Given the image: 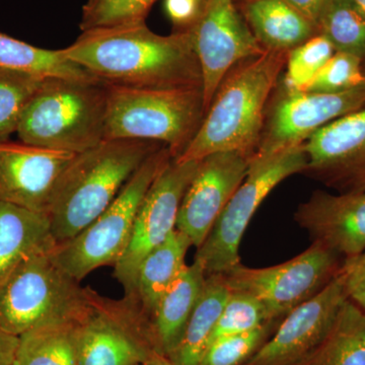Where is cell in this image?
Returning <instances> with one entry per match:
<instances>
[{"instance_id": "obj_1", "label": "cell", "mask_w": 365, "mask_h": 365, "mask_svg": "<svg viewBox=\"0 0 365 365\" xmlns=\"http://www.w3.org/2000/svg\"><path fill=\"white\" fill-rule=\"evenodd\" d=\"M66 58L111 85L143 88H202L188 29L163 36L146 23L81 32Z\"/></svg>"}, {"instance_id": "obj_2", "label": "cell", "mask_w": 365, "mask_h": 365, "mask_svg": "<svg viewBox=\"0 0 365 365\" xmlns=\"http://www.w3.org/2000/svg\"><path fill=\"white\" fill-rule=\"evenodd\" d=\"M288 52L265 50L228 72L193 140L175 160L199 162L216 153H237L251 160L260 143L269 100L287 66Z\"/></svg>"}, {"instance_id": "obj_3", "label": "cell", "mask_w": 365, "mask_h": 365, "mask_svg": "<svg viewBox=\"0 0 365 365\" xmlns=\"http://www.w3.org/2000/svg\"><path fill=\"white\" fill-rule=\"evenodd\" d=\"M160 146L153 141L109 139L76 155L57 182L46 211L55 245L71 241L102 215Z\"/></svg>"}, {"instance_id": "obj_4", "label": "cell", "mask_w": 365, "mask_h": 365, "mask_svg": "<svg viewBox=\"0 0 365 365\" xmlns=\"http://www.w3.org/2000/svg\"><path fill=\"white\" fill-rule=\"evenodd\" d=\"M105 83V140L136 139L186 150L205 116L202 88H143Z\"/></svg>"}, {"instance_id": "obj_5", "label": "cell", "mask_w": 365, "mask_h": 365, "mask_svg": "<svg viewBox=\"0 0 365 365\" xmlns=\"http://www.w3.org/2000/svg\"><path fill=\"white\" fill-rule=\"evenodd\" d=\"M106 112L103 81L47 78L16 133L21 143L78 155L105 140Z\"/></svg>"}, {"instance_id": "obj_6", "label": "cell", "mask_w": 365, "mask_h": 365, "mask_svg": "<svg viewBox=\"0 0 365 365\" xmlns=\"http://www.w3.org/2000/svg\"><path fill=\"white\" fill-rule=\"evenodd\" d=\"M52 250L26 259L0 287V325L14 335L56 323H81L93 289L60 267Z\"/></svg>"}, {"instance_id": "obj_7", "label": "cell", "mask_w": 365, "mask_h": 365, "mask_svg": "<svg viewBox=\"0 0 365 365\" xmlns=\"http://www.w3.org/2000/svg\"><path fill=\"white\" fill-rule=\"evenodd\" d=\"M173 158L165 145L148 155L102 215L71 241L53 249L60 267L78 281L103 266L114 267L128 246L144 197Z\"/></svg>"}, {"instance_id": "obj_8", "label": "cell", "mask_w": 365, "mask_h": 365, "mask_svg": "<svg viewBox=\"0 0 365 365\" xmlns=\"http://www.w3.org/2000/svg\"><path fill=\"white\" fill-rule=\"evenodd\" d=\"M306 168L304 144L250 160L248 175L197 249L194 260L201 264L206 275L225 274L241 264L240 245L256 211L281 182Z\"/></svg>"}, {"instance_id": "obj_9", "label": "cell", "mask_w": 365, "mask_h": 365, "mask_svg": "<svg viewBox=\"0 0 365 365\" xmlns=\"http://www.w3.org/2000/svg\"><path fill=\"white\" fill-rule=\"evenodd\" d=\"M343 262L337 254L313 242L284 263L257 269L241 263L222 275L230 292L253 297L283 319L324 289L340 272Z\"/></svg>"}, {"instance_id": "obj_10", "label": "cell", "mask_w": 365, "mask_h": 365, "mask_svg": "<svg viewBox=\"0 0 365 365\" xmlns=\"http://www.w3.org/2000/svg\"><path fill=\"white\" fill-rule=\"evenodd\" d=\"M91 311L76 327L78 365L143 364L155 350L150 319L130 299L93 290Z\"/></svg>"}, {"instance_id": "obj_11", "label": "cell", "mask_w": 365, "mask_h": 365, "mask_svg": "<svg viewBox=\"0 0 365 365\" xmlns=\"http://www.w3.org/2000/svg\"><path fill=\"white\" fill-rule=\"evenodd\" d=\"M266 112L253 158L268 157L302 145L331 122L365 108V86L341 93H309L281 86Z\"/></svg>"}, {"instance_id": "obj_12", "label": "cell", "mask_w": 365, "mask_h": 365, "mask_svg": "<svg viewBox=\"0 0 365 365\" xmlns=\"http://www.w3.org/2000/svg\"><path fill=\"white\" fill-rule=\"evenodd\" d=\"M199 163L200 160L179 163L173 158L144 197L128 246L114 266V277L123 287L125 297L133 292L137 271L143 259L176 230L182 197Z\"/></svg>"}, {"instance_id": "obj_13", "label": "cell", "mask_w": 365, "mask_h": 365, "mask_svg": "<svg viewBox=\"0 0 365 365\" xmlns=\"http://www.w3.org/2000/svg\"><path fill=\"white\" fill-rule=\"evenodd\" d=\"M188 30L202 72L206 114L228 72L265 49L254 37L235 0H204L198 19Z\"/></svg>"}, {"instance_id": "obj_14", "label": "cell", "mask_w": 365, "mask_h": 365, "mask_svg": "<svg viewBox=\"0 0 365 365\" xmlns=\"http://www.w3.org/2000/svg\"><path fill=\"white\" fill-rule=\"evenodd\" d=\"M348 300L342 268L318 294L292 309L242 365H299L325 339Z\"/></svg>"}, {"instance_id": "obj_15", "label": "cell", "mask_w": 365, "mask_h": 365, "mask_svg": "<svg viewBox=\"0 0 365 365\" xmlns=\"http://www.w3.org/2000/svg\"><path fill=\"white\" fill-rule=\"evenodd\" d=\"M304 150V173L339 193L365 192V108L319 129Z\"/></svg>"}, {"instance_id": "obj_16", "label": "cell", "mask_w": 365, "mask_h": 365, "mask_svg": "<svg viewBox=\"0 0 365 365\" xmlns=\"http://www.w3.org/2000/svg\"><path fill=\"white\" fill-rule=\"evenodd\" d=\"M250 160L241 153H216L200 160L182 197L176 230L198 249L248 175Z\"/></svg>"}, {"instance_id": "obj_17", "label": "cell", "mask_w": 365, "mask_h": 365, "mask_svg": "<svg viewBox=\"0 0 365 365\" xmlns=\"http://www.w3.org/2000/svg\"><path fill=\"white\" fill-rule=\"evenodd\" d=\"M76 153L25 143H0V202L45 213Z\"/></svg>"}, {"instance_id": "obj_18", "label": "cell", "mask_w": 365, "mask_h": 365, "mask_svg": "<svg viewBox=\"0 0 365 365\" xmlns=\"http://www.w3.org/2000/svg\"><path fill=\"white\" fill-rule=\"evenodd\" d=\"M294 220L314 244L343 260L365 251V192L335 195L317 190L299 204Z\"/></svg>"}, {"instance_id": "obj_19", "label": "cell", "mask_w": 365, "mask_h": 365, "mask_svg": "<svg viewBox=\"0 0 365 365\" xmlns=\"http://www.w3.org/2000/svg\"><path fill=\"white\" fill-rule=\"evenodd\" d=\"M250 30L265 50L290 51L318 34L313 21L287 0H235Z\"/></svg>"}, {"instance_id": "obj_20", "label": "cell", "mask_w": 365, "mask_h": 365, "mask_svg": "<svg viewBox=\"0 0 365 365\" xmlns=\"http://www.w3.org/2000/svg\"><path fill=\"white\" fill-rule=\"evenodd\" d=\"M55 246L45 213L0 202V287L26 259Z\"/></svg>"}, {"instance_id": "obj_21", "label": "cell", "mask_w": 365, "mask_h": 365, "mask_svg": "<svg viewBox=\"0 0 365 365\" xmlns=\"http://www.w3.org/2000/svg\"><path fill=\"white\" fill-rule=\"evenodd\" d=\"M206 276L201 264L194 260L158 302L151 317V330L158 352L169 357L176 349L202 292Z\"/></svg>"}, {"instance_id": "obj_22", "label": "cell", "mask_w": 365, "mask_h": 365, "mask_svg": "<svg viewBox=\"0 0 365 365\" xmlns=\"http://www.w3.org/2000/svg\"><path fill=\"white\" fill-rule=\"evenodd\" d=\"M191 247L188 237L175 230L139 265L133 292L125 297L140 309L150 324L158 302L187 267L185 259Z\"/></svg>"}, {"instance_id": "obj_23", "label": "cell", "mask_w": 365, "mask_h": 365, "mask_svg": "<svg viewBox=\"0 0 365 365\" xmlns=\"http://www.w3.org/2000/svg\"><path fill=\"white\" fill-rule=\"evenodd\" d=\"M230 294V290L222 274L206 276L202 292L187 323L182 339L169 356L173 364H199Z\"/></svg>"}, {"instance_id": "obj_24", "label": "cell", "mask_w": 365, "mask_h": 365, "mask_svg": "<svg viewBox=\"0 0 365 365\" xmlns=\"http://www.w3.org/2000/svg\"><path fill=\"white\" fill-rule=\"evenodd\" d=\"M299 365H365V311L348 299L325 339Z\"/></svg>"}, {"instance_id": "obj_25", "label": "cell", "mask_w": 365, "mask_h": 365, "mask_svg": "<svg viewBox=\"0 0 365 365\" xmlns=\"http://www.w3.org/2000/svg\"><path fill=\"white\" fill-rule=\"evenodd\" d=\"M0 68L28 72L44 78L101 81L83 67L66 58L62 49L36 47L4 33H0Z\"/></svg>"}, {"instance_id": "obj_26", "label": "cell", "mask_w": 365, "mask_h": 365, "mask_svg": "<svg viewBox=\"0 0 365 365\" xmlns=\"http://www.w3.org/2000/svg\"><path fill=\"white\" fill-rule=\"evenodd\" d=\"M78 324H48L24 333L14 365H78Z\"/></svg>"}, {"instance_id": "obj_27", "label": "cell", "mask_w": 365, "mask_h": 365, "mask_svg": "<svg viewBox=\"0 0 365 365\" xmlns=\"http://www.w3.org/2000/svg\"><path fill=\"white\" fill-rule=\"evenodd\" d=\"M336 52L365 60V14L352 0H328L317 23Z\"/></svg>"}, {"instance_id": "obj_28", "label": "cell", "mask_w": 365, "mask_h": 365, "mask_svg": "<svg viewBox=\"0 0 365 365\" xmlns=\"http://www.w3.org/2000/svg\"><path fill=\"white\" fill-rule=\"evenodd\" d=\"M44 76L0 68V143L20 126L26 106L44 83Z\"/></svg>"}, {"instance_id": "obj_29", "label": "cell", "mask_w": 365, "mask_h": 365, "mask_svg": "<svg viewBox=\"0 0 365 365\" xmlns=\"http://www.w3.org/2000/svg\"><path fill=\"white\" fill-rule=\"evenodd\" d=\"M158 0H86L81 11V32L146 23Z\"/></svg>"}, {"instance_id": "obj_30", "label": "cell", "mask_w": 365, "mask_h": 365, "mask_svg": "<svg viewBox=\"0 0 365 365\" xmlns=\"http://www.w3.org/2000/svg\"><path fill=\"white\" fill-rule=\"evenodd\" d=\"M276 319H282L277 318L260 300L248 294L230 292L208 345L220 338L249 332Z\"/></svg>"}, {"instance_id": "obj_31", "label": "cell", "mask_w": 365, "mask_h": 365, "mask_svg": "<svg viewBox=\"0 0 365 365\" xmlns=\"http://www.w3.org/2000/svg\"><path fill=\"white\" fill-rule=\"evenodd\" d=\"M282 319L249 331L220 338L206 348L198 365H242L273 335Z\"/></svg>"}, {"instance_id": "obj_32", "label": "cell", "mask_w": 365, "mask_h": 365, "mask_svg": "<svg viewBox=\"0 0 365 365\" xmlns=\"http://www.w3.org/2000/svg\"><path fill=\"white\" fill-rule=\"evenodd\" d=\"M335 53L330 41L317 34L288 52L287 71L281 86L287 90L302 91Z\"/></svg>"}, {"instance_id": "obj_33", "label": "cell", "mask_w": 365, "mask_h": 365, "mask_svg": "<svg viewBox=\"0 0 365 365\" xmlns=\"http://www.w3.org/2000/svg\"><path fill=\"white\" fill-rule=\"evenodd\" d=\"M364 60L336 52L332 58L302 91L309 93H341L365 86Z\"/></svg>"}, {"instance_id": "obj_34", "label": "cell", "mask_w": 365, "mask_h": 365, "mask_svg": "<svg viewBox=\"0 0 365 365\" xmlns=\"http://www.w3.org/2000/svg\"><path fill=\"white\" fill-rule=\"evenodd\" d=\"M348 299L365 311V251L343 262Z\"/></svg>"}, {"instance_id": "obj_35", "label": "cell", "mask_w": 365, "mask_h": 365, "mask_svg": "<svg viewBox=\"0 0 365 365\" xmlns=\"http://www.w3.org/2000/svg\"><path fill=\"white\" fill-rule=\"evenodd\" d=\"M204 0H165V14L176 26L184 30L193 26L202 9Z\"/></svg>"}, {"instance_id": "obj_36", "label": "cell", "mask_w": 365, "mask_h": 365, "mask_svg": "<svg viewBox=\"0 0 365 365\" xmlns=\"http://www.w3.org/2000/svg\"><path fill=\"white\" fill-rule=\"evenodd\" d=\"M20 345V337L7 332L0 325V365H14Z\"/></svg>"}, {"instance_id": "obj_37", "label": "cell", "mask_w": 365, "mask_h": 365, "mask_svg": "<svg viewBox=\"0 0 365 365\" xmlns=\"http://www.w3.org/2000/svg\"><path fill=\"white\" fill-rule=\"evenodd\" d=\"M287 1L304 16H307L309 21H313L317 26L319 14H321L328 0H287Z\"/></svg>"}, {"instance_id": "obj_38", "label": "cell", "mask_w": 365, "mask_h": 365, "mask_svg": "<svg viewBox=\"0 0 365 365\" xmlns=\"http://www.w3.org/2000/svg\"><path fill=\"white\" fill-rule=\"evenodd\" d=\"M143 365H175L172 360L162 353L153 351L150 353V356L145 359Z\"/></svg>"}, {"instance_id": "obj_39", "label": "cell", "mask_w": 365, "mask_h": 365, "mask_svg": "<svg viewBox=\"0 0 365 365\" xmlns=\"http://www.w3.org/2000/svg\"><path fill=\"white\" fill-rule=\"evenodd\" d=\"M357 6L361 9L362 13L365 14V0H352Z\"/></svg>"}, {"instance_id": "obj_40", "label": "cell", "mask_w": 365, "mask_h": 365, "mask_svg": "<svg viewBox=\"0 0 365 365\" xmlns=\"http://www.w3.org/2000/svg\"><path fill=\"white\" fill-rule=\"evenodd\" d=\"M364 73H365V66H364Z\"/></svg>"}, {"instance_id": "obj_41", "label": "cell", "mask_w": 365, "mask_h": 365, "mask_svg": "<svg viewBox=\"0 0 365 365\" xmlns=\"http://www.w3.org/2000/svg\"><path fill=\"white\" fill-rule=\"evenodd\" d=\"M136 365H143V364H136Z\"/></svg>"}]
</instances>
